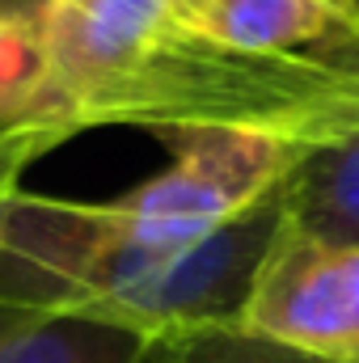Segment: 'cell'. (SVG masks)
I'll list each match as a JSON object with an SVG mask.
<instances>
[{
  "instance_id": "6da1fadb",
  "label": "cell",
  "mask_w": 359,
  "mask_h": 363,
  "mask_svg": "<svg viewBox=\"0 0 359 363\" xmlns=\"http://www.w3.org/2000/svg\"><path fill=\"white\" fill-rule=\"evenodd\" d=\"M279 224V190L199 241H174L114 203L0 182V304L77 313L148 338L237 325Z\"/></svg>"
},
{
  "instance_id": "7a4b0ae2",
  "label": "cell",
  "mask_w": 359,
  "mask_h": 363,
  "mask_svg": "<svg viewBox=\"0 0 359 363\" xmlns=\"http://www.w3.org/2000/svg\"><path fill=\"white\" fill-rule=\"evenodd\" d=\"M157 135L170 148V165L110 203L174 241H199L258 207L283 186L304 152L292 140L250 127L203 123L170 127Z\"/></svg>"
},
{
  "instance_id": "3957f363",
  "label": "cell",
  "mask_w": 359,
  "mask_h": 363,
  "mask_svg": "<svg viewBox=\"0 0 359 363\" xmlns=\"http://www.w3.org/2000/svg\"><path fill=\"white\" fill-rule=\"evenodd\" d=\"M170 0H47L38 17L43 89L34 106L38 152L85 131L144 47L165 30Z\"/></svg>"
},
{
  "instance_id": "277c9868",
  "label": "cell",
  "mask_w": 359,
  "mask_h": 363,
  "mask_svg": "<svg viewBox=\"0 0 359 363\" xmlns=\"http://www.w3.org/2000/svg\"><path fill=\"white\" fill-rule=\"evenodd\" d=\"M237 325L321 363H359V245L309 237L283 216Z\"/></svg>"
},
{
  "instance_id": "5b68a950",
  "label": "cell",
  "mask_w": 359,
  "mask_h": 363,
  "mask_svg": "<svg viewBox=\"0 0 359 363\" xmlns=\"http://www.w3.org/2000/svg\"><path fill=\"white\" fill-rule=\"evenodd\" d=\"M170 30L245 55H296L359 34L355 0H170Z\"/></svg>"
},
{
  "instance_id": "8992f818",
  "label": "cell",
  "mask_w": 359,
  "mask_h": 363,
  "mask_svg": "<svg viewBox=\"0 0 359 363\" xmlns=\"http://www.w3.org/2000/svg\"><path fill=\"white\" fill-rule=\"evenodd\" d=\"M157 338L77 313L0 304V363H144Z\"/></svg>"
},
{
  "instance_id": "52a82bcc",
  "label": "cell",
  "mask_w": 359,
  "mask_h": 363,
  "mask_svg": "<svg viewBox=\"0 0 359 363\" xmlns=\"http://www.w3.org/2000/svg\"><path fill=\"white\" fill-rule=\"evenodd\" d=\"M279 194L287 224L300 233L359 245V127L343 140L300 152Z\"/></svg>"
},
{
  "instance_id": "ba28073f",
  "label": "cell",
  "mask_w": 359,
  "mask_h": 363,
  "mask_svg": "<svg viewBox=\"0 0 359 363\" xmlns=\"http://www.w3.org/2000/svg\"><path fill=\"white\" fill-rule=\"evenodd\" d=\"M43 43L34 21L0 17V157L30 161L34 144V106L43 89Z\"/></svg>"
},
{
  "instance_id": "9c48e42d",
  "label": "cell",
  "mask_w": 359,
  "mask_h": 363,
  "mask_svg": "<svg viewBox=\"0 0 359 363\" xmlns=\"http://www.w3.org/2000/svg\"><path fill=\"white\" fill-rule=\"evenodd\" d=\"M144 363H321L304 351H292L283 342L258 338L241 325H199L165 334L153 342Z\"/></svg>"
},
{
  "instance_id": "30bf717a",
  "label": "cell",
  "mask_w": 359,
  "mask_h": 363,
  "mask_svg": "<svg viewBox=\"0 0 359 363\" xmlns=\"http://www.w3.org/2000/svg\"><path fill=\"white\" fill-rule=\"evenodd\" d=\"M43 4L47 0H0V17H17V21H34L38 26Z\"/></svg>"
},
{
  "instance_id": "8fae6325",
  "label": "cell",
  "mask_w": 359,
  "mask_h": 363,
  "mask_svg": "<svg viewBox=\"0 0 359 363\" xmlns=\"http://www.w3.org/2000/svg\"><path fill=\"white\" fill-rule=\"evenodd\" d=\"M17 169H21V161H13V157H0V182H17Z\"/></svg>"
}]
</instances>
